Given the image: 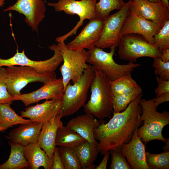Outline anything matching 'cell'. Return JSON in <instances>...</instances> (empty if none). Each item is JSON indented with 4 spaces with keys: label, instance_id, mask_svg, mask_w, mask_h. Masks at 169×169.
Returning <instances> with one entry per match:
<instances>
[{
    "label": "cell",
    "instance_id": "obj_20",
    "mask_svg": "<svg viewBox=\"0 0 169 169\" xmlns=\"http://www.w3.org/2000/svg\"><path fill=\"white\" fill-rule=\"evenodd\" d=\"M43 125L41 122L32 121L20 124L6 136L5 138L12 142L23 146L37 143Z\"/></svg>",
    "mask_w": 169,
    "mask_h": 169
},
{
    "label": "cell",
    "instance_id": "obj_42",
    "mask_svg": "<svg viewBox=\"0 0 169 169\" xmlns=\"http://www.w3.org/2000/svg\"><path fill=\"white\" fill-rule=\"evenodd\" d=\"M162 2L169 8V2L168 0H161Z\"/></svg>",
    "mask_w": 169,
    "mask_h": 169
},
{
    "label": "cell",
    "instance_id": "obj_10",
    "mask_svg": "<svg viewBox=\"0 0 169 169\" xmlns=\"http://www.w3.org/2000/svg\"><path fill=\"white\" fill-rule=\"evenodd\" d=\"M132 4V0H130L118 11L110 15L104 20L102 34L96 46L102 49L118 46L122 37L123 24L130 12Z\"/></svg>",
    "mask_w": 169,
    "mask_h": 169
},
{
    "label": "cell",
    "instance_id": "obj_2",
    "mask_svg": "<svg viewBox=\"0 0 169 169\" xmlns=\"http://www.w3.org/2000/svg\"><path fill=\"white\" fill-rule=\"evenodd\" d=\"M95 72L90 86V98L83 106L84 111L100 120L105 118L110 119L113 111V96L110 81L100 70H95Z\"/></svg>",
    "mask_w": 169,
    "mask_h": 169
},
{
    "label": "cell",
    "instance_id": "obj_17",
    "mask_svg": "<svg viewBox=\"0 0 169 169\" xmlns=\"http://www.w3.org/2000/svg\"><path fill=\"white\" fill-rule=\"evenodd\" d=\"M62 98L46 100L44 103L29 106L20 112L21 116L29 119L32 122L44 124L54 117L60 111Z\"/></svg>",
    "mask_w": 169,
    "mask_h": 169
},
{
    "label": "cell",
    "instance_id": "obj_31",
    "mask_svg": "<svg viewBox=\"0 0 169 169\" xmlns=\"http://www.w3.org/2000/svg\"><path fill=\"white\" fill-rule=\"evenodd\" d=\"M58 148L65 169H82L78 157L72 149L63 146H60Z\"/></svg>",
    "mask_w": 169,
    "mask_h": 169
},
{
    "label": "cell",
    "instance_id": "obj_9",
    "mask_svg": "<svg viewBox=\"0 0 169 169\" xmlns=\"http://www.w3.org/2000/svg\"><path fill=\"white\" fill-rule=\"evenodd\" d=\"M97 0H59L56 3H48V6L53 7L56 12L63 11L70 15L76 14L79 20L76 26L70 32L65 35L57 37L55 41L58 42L64 41L67 38L75 34L78 28L82 25L84 21L90 20L96 18L95 6Z\"/></svg>",
    "mask_w": 169,
    "mask_h": 169
},
{
    "label": "cell",
    "instance_id": "obj_8",
    "mask_svg": "<svg viewBox=\"0 0 169 169\" xmlns=\"http://www.w3.org/2000/svg\"><path fill=\"white\" fill-rule=\"evenodd\" d=\"M58 43L57 45L63 59V64L59 70L62 76L64 91L66 85L71 80L74 84L79 80L89 64L86 62L87 51L84 49L74 51L68 49L64 41Z\"/></svg>",
    "mask_w": 169,
    "mask_h": 169
},
{
    "label": "cell",
    "instance_id": "obj_19",
    "mask_svg": "<svg viewBox=\"0 0 169 169\" xmlns=\"http://www.w3.org/2000/svg\"><path fill=\"white\" fill-rule=\"evenodd\" d=\"M62 115L59 112L52 119L43 124L37 142L40 147L50 158L53 157L56 146L55 140L57 131L63 125Z\"/></svg>",
    "mask_w": 169,
    "mask_h": 169
},
{
    "label": "cell",
    "instance_id": "obj_29",
    "mask_svg": "<svg viewBox=\"0 0 169 169\" xmlns=\"http://www.w3.org/2000/svg\"><path fill=\"white\" fill-rule=\"evenodd\" d=\"M142 89L140 86L130 92L113 97V112L119 113L125 110L129 104L138 95L142 93Z\"/></svg>",
    "mask_w": 169,
    "mask_h": 169
},
{
    "label": "cell",
    "instance_id": "obj_39",
    "mask_svg": "<svg viewBox=\"0 0 169 169\" xmlns=\"http://www.w3.org/2000/svg\"><path fill=\"white\" fill-rule=\"evenodd\" d=\"M110 154V151L105 153L104 157L99 165L95 167V169H106L108 159Z\"/></svg>",
    "mask_w": 169,
    "mask_h": 169
},
{
    "label": "cell",
    "instance_id": "obj_41",
    "mask_svg": "<svg viewBox=\"0 0 169 169\" xmlns=\"http://www.w3.org/2000/svg\"><path fill=\"white\" fill-rule=\"evenodd\" d=\"M165 142L166 144L163 149L164 151H169V139H168Z\"/></svg>",
    "mask_w": 169,
    "mask_h": 169
},
{
    "label": "cell",
    "instance_id": "obj_14",
    "mask_svg": "<svg viewBox=\"0 0 169 169\" xmlns=\"http://www.w3.org/2000/svg\"><path fill=\"white\" fill-rule=\"evenodd\" d=\"M104 20L96 18L90 20L79 35L66 45L74 51L90 49L95 46L102 32Z\"/></svg>",
    "mask_w": 169,
    "mask_h": 169
},
{
    "label": "cell",
    "instance_id": "obj_3",
    "mask_svg": "<svg viewBox=\"0 0 169 169\" xmlns=\"http://www.w3.org/2000/svg\"><path fill=\"white\" fill-rule=\"evenodd\" d=\"M142 112L140 120L144 124L138 129L137 135L144 144L155 140L165 142L167 139L164 137L162 131L164 127L169 124V113L164 110L160 113L152 99H141L139 102Z\"/></svg>",
    "mask_w": 169,
    "mask_h": 169
},
{
    "label": "cell",
    "instance_id": "obj_23",
    "mask_svg": "<svg viewBox=\"0 0 169 169\" xmlns=\"http://www.w3.org/2000/svg\"><path fill=\"white\" fill-rule=\"evenodd\" d=\"M72 149L78 157L82 169L95 168V166L93 163L99 153L96 146L86 141Z\"/></svg>",
    "mask_w": 169,
    "mask_h": 169
},
{
    "label": "cell",
    "instance_id": "obj_40",
    "mask_svg": "<svg viewBox=\"0 0 169 169\" xmlns=\"http://www.w3.org/2000/svg\"><path fill=\"white\" fill-rule=\"evenodd\" d=\"M162 54L161 57L162 61L164 62L169 61V48H166L161 51Z\"/></svg>",
    "mask_w": 169,
    "mask_h": 169
},
{
    "label": "cell",
    "instance_id": "obj_21",
    "mask_svg": "<svg viewBox=\"0 0 169 169\" xmlns=\"http://www.w3.org/2000/svg\"><path fill=\"white\" fill-rule=\"evenodd\" d=\"M100 122L92 115L86 114L79 115L71 119L66 126L79 135L86 141L97 146L94 131Z\"/></svg>",
    "mask_w": 169,
    "mask_h": 169
},
{
    "label": "cell",
    "instance_id": "obj_28",
    "mask_svg": "<svg viewBox=\"0 0 169 169\" xmlns=\"http://www.w3.org/2000/svg\"><path fill=\"white\" fill-rule=\"evenodd\" d=\"M125 3L123 0H100L95 6L96 18L104 20L111 11L120 10Z\"/></svg>",
    "mask_w": 169,
    "mask_h": 169
},
{
    "label": "cell",
    "instance_id": "obj_33",
    "mask_svg": "<svg viewBox=\"0 0 169 169\" xmlns=\"http://www.w3.org/2000/svg\"><path fill=\"white\" fill-rule=\"evenodd\" d=\"M111 156L110 169H131V168L125 157L122 153L121 149L110 151Z\"/></svg>",
    "mask_w": 169,
    "mask_h": 169
},
{
    "label": "cell",
    "instance_id": "obj_36",
    "mask_svg": "<svg viewBox=\"0 0 169 169\" xmlns=\"http://www.w3.org/2000/svg\"><path fill=\"white\" fill-rule=\"evenodd\" d=\"M156 80L158 84L157 87L155 90L156 97L169 92V80H163L157 76H156Z\"/></svg>",
    "mask_w": 169,
    "mask_h": 169
},
{
    "label": "cell",
    "instance_id": "obj_24",
    "mask_svg": "<svg viewBox=\"0 0 169 169\" xmlns=\"http://www.w3.org/2000/svg\"><path fill=\"white\" fill-rule=\"evenodd\" d=\"M11 151L8 160L0 164V169H23L29 167L24 154L23 146L8 141Z\"/></svg>",
    "mask_w": 169,
    "mask_h": 169
},
{
    "label": "cell",
    "instance_id": "obj_15",
    "mask_svg": "<svg viewBox=\"0 0 169 169\" xmlns=\"http://www.w3.org/2000/svg\"><path fill=\"white\" fill-rule=\"evenodd\" d=\"M11 10L23 14L25 22L33 31L38 32V25L45 17L46 8L43 0H17L14 5L4 9L3 11Z\"/></svg>",
    "mask_w": 169,
    "mask_h": 169
},
{
    "label": "cell",
    "instance_id": "obj_25",
    "mask_svg": "<svg viewBox=\"0 0 169 169\" xmlns=\"http://www.w3.org/2000/svg\"><path fill=\"white\" fill-rule=\"evenodd\" d=\"M86 141L75 131L62 125L57 131L55 145L72 149Z\"/></svg>",
    "mask_w": 169,
    "mask_h": 169
},
{
    "label": "cell",
    "instance_id": "obj_5",
    "mask_svg": "<svg viewBox=\"0 0 169 169\" xmlns=\"http://www.w3.org/2000/svg\"><path fill=\"white\" fill-rule=\"evenodd\" d=\"M115 47L110 48L109 52L96 46L88 50L86 62L88 63L95 70H100L110 81L129 73L141 64L130 61L126 64H120L116 63L113 57Z\"/></svg>",
    "mask_w": 169,
    "mask_h": 169
},
{
    "label": "cell",
    "instance_id": "obj_13",
    "mask_svg": "<svg viewBox=\"0 0 169 169\" xmlns=\"http://www.w3.org/2000/svg\"><path fill=\"white\" fill-rule=\"evenodd\" d=\"M44 84L42 86L35 91L13 96V101L20 100L27 106L44 99L51 100L63 97L64 85L62 77L51 79Z\"/></svg>",
    "mask_w": 169,
    "mask_h": 169
},
{
    "label": "cell",
    "instance_id": "obj_27",
    "mask_svg": "<svg viewBox=\"0 0 169 169\" xmlns=\"http://www.w3.org/2000/svg\"><path fill=\"white\" fill-rule=\"evenodd\" d=\"M110 84L113 96L131 92L140 86L132 78L131 73L110 81Z\"/></svg>",
    "mask_w": 169,
    "mask_h": 169
},
{
    "label": "cell",
    "instance_id": "obj_6",
    "mask_svg": "<svg viewBox=\"0 0 169 169\" xmlns=\"http://www.w3.org/2000/svg\"><path fill=\"white\" fill-rule=\"evenodd\" d=\"M56 78L55 72L41 74L29 66H11L5 69L4 81L9 94L12 96L21 95L20 90L29 83H44Z\"/></svg>",
    "mask_w": 169,
    "mask_h": 169
},
{
    "label": "cell",
    "instance_id": "obj_38",
    "mask_svg": "<svg viewBox=\"0 0 169 169\" xmlns=\"http://www.w3.org/2000/svg\"><path fill=\"white\" fill-rule=\"evenodd\" d=\"M152 99L157 108L160 104L169 101V92L163 93Z\"/></svg>",
    "mask_w": 169,
    "mask_h": 169
},
{
    "label": "cell",
    "instance_id": "obj_1",
    "mask_svg": "<svg viewBox=\"0 0 169 169\" xmlns=\"http://www.w3.org/2000/svg\"><path fill=\"white\" fill-rule=\"evenodd\" d=\"M142 95V93L138 95L122 112H113L107 123H100L95 128L94 137L99 141L97 147L101 154L121 149L123 144L131 140L136 128L142 124L140 120L142 109L139 102Z\"/></svg>",
    "mask_w": 169,
    "mask_h": 169
},
{
    "label": "cell",
    "instance_id": "obj_34",
    "mask_svg": "<svg viewBox=\"0 0 169 169\" xmlns=\"http://www.w3.org/2000/svg\"><path fill=\"white\" fill-rule=\"evenodd\" d=\"M152 66L155 68V74L163 80H169V61L164 62L161 57L154 58Z\"/></svg>",
    "mask_w": 169,
    "mask_h": 169
},
{
    "label": "cell",
    "instance_id": "obj_4",
    "mask_svg": "<svg viewBox=\"0 0 169 169\" xmlns=\"http://www.w3.org/2000/svg\"><path fill=\"white\" fill-rule=\"evenodd\" d=\"M95 75V70L89 64L77 82L73 84L70 81L68 83L64 90L59 111L62 117L73 115L84 106Z\"/></svg>",
    "mask_w": 169,
    "mask_h": 169
},
{
    "label": "cell",
    "instance_id": "obj_26",
    "mask_svg": "<svg viewBox=\"0 0 169 169\" xmlns=\"http://www.w3.org/2000/svg\"><path fill=\"white\" fill-rule=\"evenodd\" d=\"M9 104H0V126L8 128L19 124L28 123L30 119H24L17 115Z\"/></svg>",
    "mask_w": 169,
    "mask_h": 169
},
{
    "label": "cell",
    "instance_id": "obj_30",
    "mask_svg": "<svg viewBox=\"0 0 169 169\" xmlns=\"http://www.w3.org/2000/svg\"><path fill=\"white\" fill-rule=\"evenodd\" d=\"M146 159L149 169H169V151L158 154L146 151Z\"/></svg>",
    "mask_w": 169,
    "mask_h": 169
},
{
    "label": "cell",
    "instance_id": "obj_32",
    "mask_svg": "<svg viewBox=\"0 0 169 169\" xmlns=\"http://www.w3.org/2000/svg\"><path fill=\"white\" fill-rule=\"evenodd\" d=\"M154 45L161 51L169 48V20L166 22L163 27L154 36Z\"/></svg>",
    "mask_w": 169,
    "mask_h": 169
},
{
    "label": "cell",
    "instance_id": "obj_22",
    "mask_svg": "<svg viewBox=\"0 0 169 169\" xmlns=\"http://www.w3.org/2000/svg\"><path fill=\"white\" fill-rule=\"evenodd\" d=\"M24 154L31 169H38L43 166L45 169H51L53 157H49L40 146L38 142L23 146Z\"/></svg>",
    "mask_w": 169,
    "mask_h": 169
},
{
    "label": "cell",
    "instance_id": "obj_16",
    "mask_svg": "<svg viewBox=\"0 0 169 169\" xmlns=\"http://www.w3.org/2000/svg\"><path fill=\"white\" fill-rule=\"evenodd\" d=\"M135 12L147 20L157 23L161 28L169 20V8L161 1L149 0H132Z\"/></svg>",
    "mask_w": 169,
    "mask_h": 169
},
{
    "label": "cell",
    "instance_id": "obj_18",
    "mask_svg": "<svg viewBox=\"0 0 169 169\" xmlns=\"http://www.w3.org/2000/svg\"><path fill=\"white\" fill-rule=\"evenodd\" d=\"M138 127L134 131L130 141L122 145L121 151L131 169H149L146 161L145 145L137 135Z\"/></svg>",
    "mask_w": 169,
    "mask_h": 169
},
{
    "label": "cell",
    "instance_id": "obj_37",
    "mask_svg": "<svg viewBox=\"0 0 169 169\" xmlns=\"http://www.w3.org/2000/svg\"><path fill=\"white\" fill-rule=\"evenodd\" d=\"M51 169H65L59 155V148L56 147L54 153L53 161Z\"/></svg>",
    "mask_w": 169,
    "mask_h": 169
},
{
    "label": "cell",
    "instance_id": "obj_35",
    "mask_svg": "<svg viewBox=\"0 0 169 169\" xmlns=\"http://www.w3.org/2000/svg\"><path fill=\"white\" fill-rule=\"evenodd\" d=\"M5 68H0V104L11 105L13 101V96L9 93L7 85L4 81Z\"/></svg>",
    "mask_w": 169,
    "mask_h": 169
},
{
    "label": "cell",
    "instance_id": "obj_44",
    "mask_svg": "<svg viewBox=\"0 0 169 169\" xmlns=\"http://www.w3.org/2000/svg\"><path fill=\"white\" fill-rule=\"evenodd\" d=\"M5 0H0V7H3L5 3Z\"/></svg>",
    "mask_w": 169,
    "mask_h": 169
},
{
    "label": "cell",
    "instance_id": "obj_45",
    "mask_svg": "<svg viewBox=\"0 0 169 169\" xmlns=\"http://www.w3.org/2000/svg\"><path fill=\"white\" fill-rule=\"evenodd\" d=\"M149 1L152 2H158L161 1V0H149Z\"/></svg>",
    "mask_w": 169,
    "mask_h": 169
},
{
    "label": "cell",
    "instance_id": "obj_43",
    "mask_svg": "<svg viewBox=\"0 0 169 169\" xmlns=\"http://www.w3.org/2000/svg\"><path fill=\"white\" fill-rule=\"evenodd\" d=\"M8 128L7 127H2L0 126V131H3Z\"/></svg>",
    "mask_w": 169,
    "mask_h": 169
},
{
    "label": "cell",
    "instance_id": "obj_7",
    "mask_svg": "<svg viewBox=\"0 0 169 169\" xmlns=\"http://www.w3.org/2000/svg\"><path fill=\"white\" fill-rule=\"evenodd\" d=\"M121 59L133 62L141 57H161V51L154 45L149 44L142 35L130 33L122 36L118 46Z\"/></svg>",
    "mask_w": 169,
    "mask_h": 169
},
{
    "label": "cell",
    "instance_id": "obj_12",
    "mask_svg": "<svg viewBox=\"0 0 169 169\" xmlns=\"http://www.w3.org/2000/svg\"><path fill=\"white\" fill-rule=\"evenodd\" d=\"M161 28L156 22L142 17L135 11L132 6L130 13L122 27L121 34L136 33L143 36L150 44L154 45V36Z\"/></svg>",
    "mask_w": 169,
    "mask_h": 169
},
{
    "label": "cell",
    "instance_id": "obj_11",
    "mask_svg": "<svg viewBox=\"0 0 169 169\" xmlns=\"http://www.w3.org/2000/svg\"><path fill=\"white\" fill-rule=\"evenodd\" d=\"M48 47L54 53L50 59L44 61H34L26 56L24 49L21 52L17 50L12 57L7 59H0V68L4 66L20 65L31 67L41 74L55 72L63 62L62 55L57 45L53 44Z\"/></svg>",
    "mask_w": 169,
    "mask_h": 169
}]
</instances>
